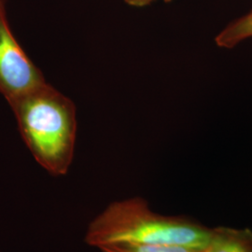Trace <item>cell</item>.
<instances>
[{"mask_svg": "<svg viewBox=\"0 0 252 252\" xmlns=\"http://www.w3.org/2000/svg\"><path fill=\"white\" fill-rule=\"evenodd\" d=\"M9 104L36 162L51 175H65L72 163L77 136L72 100L46 82Z\"/></svg>", "mask_w": 252, "mask_h": 252, "instance_id": "cell-1", "label": "cell"}, {"mask_svg": "<svg viewBox=\"0 0 252 252\" xmlns=\"http://www.w3.org/2000/svg\"><path fill=\"white\" fill-rule=\"evenodd\" d=\"M213 229H207L180 217L159 215L143 199L110 204L88 227L85 241L102 248L114 244L178 245L204 251Z\"/></svg>", "mask_w": 252, "mask_h": 252, "instance_id": "cell-2", "label": "cell"}, {"mask_svg": "<svg viewBox=\"0 0 252 252\" xmlns=\"http://www.w3.org/2000/svg\"><path fill=\"white\" fill-rule=\"evenodd\" d=\"M46 83L41 71L12 34L5 8L0 9V93L8 103Z\"/></svg>", "mask_w": 252, "mask_h": 252, "instance_id": "cell-3", "label": "cell"}, {"mask_svg": "<svg viewBox=\"0 0 252 252\" xmlns=\"http://www.w3.org/2000/svg\"><path fill=\"white\" fill-rule=\"evenodd\" d=\"M203 252H252V235L231 229H213L211 239Z\"/></svg>", "mask_w": 252, "mask_h": 252, "instance_id": "cell-4", "label": "cell"}, {"mask_svg": "<svg viewBox=\"0 0 252 252\" xmlns=\"http://www.w3.org/2000/svg\"><path fill=\"white\" fill-rule=\"evenodd\" d=\"M252 37V10L238 18L217 35L215 41L220 48H234L245 39Z\"/></svg>", "mask_w": 252, "mask_h": 252, "instance_id": "cell-5", "label": "cell"}, {"mask_svg": "<svg viewBox=\"0 0 252 252\" xmlns=\"http://www.w3.org/2000/svg\"><path fill=\"white\" fill-rule=\"evenodd\" d=\"M99 250L102 252H203L189 247L163 244H114Z\"/></svg>", "mask_w": 252, "mask_h": 252, "instance_id": "cell-6", "label": "cell"}, {"mask_svg": "<svg viewBox=\"0 0 252 252\" xmlns=\"http://www.w3.org/2000/svg\"><path fill=\"white\" fill-rule=\"evenodd\" d=\"M126 4L133 6V7H144L147 5H150L151 3H153L155 0H125ZM166 2H170L171 0H163Z\"/></svg>", "mask_w": 252, "mask_h": 252, "instance_id": "cell-7", "label": "cell"}, {"mask_svg": "<svg viewBox=\"0 0 252 252\" xmlns=\"http://www.w3.org/2000/svg\"><path fill=\"white\" fill-rule=\"evenodd\" d=\"M4 8V3H3V0H0V9Z\"/></svg>", "mask_w": 252, "mask_h": 252, "instance_id": "cell-8", "label": "cell"}]
</instances>
